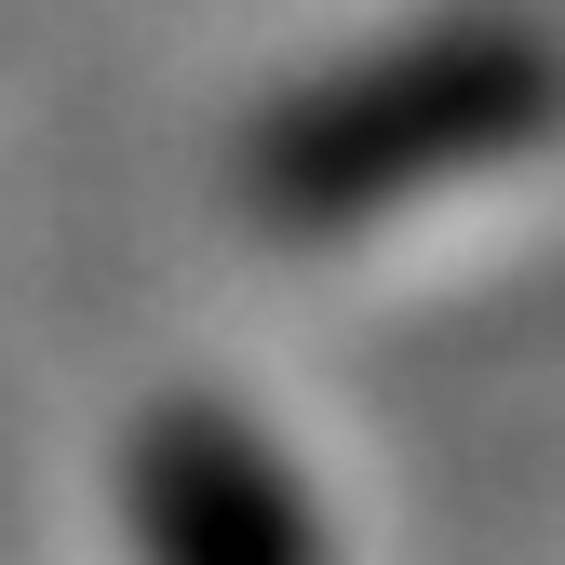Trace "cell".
<instances>
[{"label": "cell", "instance_id": "6da1fadb", "mask_svg": "<svg viewBox=\"0 0 565 565\" xmlns=\"http://www.w3.org/2000/svg\"><path fill=\"white\" fill-rule=\"evenodd\" d=\"M135 512H149L162 565H310V525L269 484V458L243 431H202V417L149 445V499Z\"/></svg>", "mask_w": 565, "mask_h": 565}]
</instances>
